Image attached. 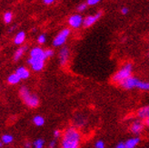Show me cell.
<instances>
[{
  "instance_id": "31",
  "label": "cell",
  "mask_w": 149,
  "mask_h": 148,
  "mask_svg": "<svg viewBox=\"0 0 149 148\" xmlns=\"http://www.w3.org/2000/svg\"><path fill=\"white\" fill-rule=\"evenodd\" d=\"M116 147L117 148H125V143H119V144H117Z\"/></svg>"
},
{
  "instance_id": "2",
  "label": "cell",
  "mask_w": 149,
  "mask_h": 148,
  "mask_svg": "<svg viewBox=\"0 0 149 148\" xmlns=\"http://www.w3.org/2000/svg\"><path fill=\"white\" fill-rule=\"evenodd\" d=\"M20 97L21 98L24 100L25 104L29 106V107H32L35 108L36 106H38L39 105V99L38 97H36V94H31L30 92L28 91V89L26 87H22L20 89Z\"/></svg>"
},
{
  "instance_id": "30",
  "label": "cell",
  "mask_w": 149,
  "mask_h": 148,
  "mask_svg": "<svg viewBox=\"0 0 149 148\" xmlns=\"http://www.w3.org/2000/svg\"><path fill=\"white\" fill-rule=\"evenodd\" d=\"M43 1H44V3H45V4H47V5H50V4L53 3V2L55 1V0H43Z\"/></svg>"
},
{
  "instance_id": "14",
  "label": "cell",
  "mask_w": 149,
  "mask_h": 148,
  "mask_svg": "<svg viewBox=\"0 0 149 148\" xmlns=\"http://www.w3.org/2000/svg\"><path fill=\"white\" fill-rule=\"evenodd\" d=\"M26 39V34L25 32H19L17 35H16V38H15V44L16 45H21V44H23L24 41Z\"/></svg>"
},
{
  "instance_id": "28",
  "label": "cell",
  "mask_w": 149,
  "mask_h": 148,
  "mask_svg": "<svg viewBox=\"0 0 149 148\" xmlns=\"http://www.w3.org/2000/svg\"><path fill=\"white\" fill-rule=\"evenodd\" d=\"M121 13L123 15H126L128 13V8H127V7H123V8L121 9Z\"/></svg>"
},
{
  "instance_id": "10",
  "label": "cell",
  "mask_w": 149,
  "mask_h": 148,
  "mask_svg": "<svg viewBox=\"0 0 149 148\" xmlns=\"http://www.w3.org/2000/svg\"><path fill=\"white\" fill-rule=\"evenodd\" d=\"M69 57V50L68 47H64L61 49L60 54H59V58H60V64L61 65H65L68 60Z\"/></svg>"
},
{
  "instance_id": "24",
  "label": "cell",
  "mask_w": 149,
  "mask_h": 148,
  "mask_svg": "<svg viewBox=\"0 0 149 148\" xmlns=\"http://www.w3.org/2000/svg\"><path fill=\"white\" fill-rule=\"evenodd\" d=\"M95 148H104L105 147V143H104L102 140H99L95 144Z\"/></svg>"
},
{
  "instance_id": "9",
  "label": "cell",
  "mask_w": 149,
  "mask_h": 148,
  "mask_svg": "<svg viewBox=\"0 0 149 148\" xmlns=\"http://www.w3.org/2000/svg\"><path fill=\"white\" fill-rule=\"evenodd\" d=\"M30 57L36 58V59H42V60H46L47 56L45 54V50H43L40 47H35L30 51Z\"/></svg>"
},
{
  "instance_id": "21",
  "label": "cell",
  "mask_w": 149,
  "mask_h": 148,
  "mask_svg": "<svg viewBox=\"0 0 149 148\" xmlns=\"http://www.w3.org/2000/svg\"><path fill=\"white\" fill-rule=\"evenodd\" d=\"M12 18H13V15L12 13L10 12H6L5 15H4V21L6 24H8L10 23V22L12 21Z\"/></svg>"
},
{
  "instance_id": "23",
  "label": "cell",
  "mask_w": 149,
  "mask_h": 148,
  "mask_svg": "<svg viewBox=\"0 0 149 148\" xmlns=\"http://www.w3.org/2000/svg\"><path fill=\"white\" fill-rule=\"evenodd\" d=\"M37 42H38L40 45H42V44H45V42H46V35H40L38 36V38H37Z\"/></svg>"
},
{
  "instance_id": "32",
  "label": "cell",
  "mask_w": 149,
  "mask_h": 148,
  "mask_svg": "<svg viewBox=\"0 0 149 148\" xmlns=\"http://www.w3.org/2000/svg\"><path fill=\"white\" fill-rule=\"evenodd\" d=\"M56 146V142L55 141H52L50 144H49V147H51V148H53V147H55Z\"/></svg>"
},
{
  "instance_id": "12",
  "label": "cell",
  "mask_w": 149,
  "mask_h": 148,
  "mask_svg": "<svg viewBox=\"0 0 149 148\" xmlns=\"http://www.w3.org/2000/svg\"><path fill=\"white\" fill-rule=\"evenodd\" d=\"M143 128H144L143 124L141 122H139V121H136V122L132 124L130 129H131V132L134 133V134H139V133L142 132Z\"/></svg>"
},
{
  "instance_id": "33",
  "label": "cell",
  "mask_w": 149,
  "mask_h": 148,
  "mask_svg": "<svg viewBox=\"0 0 149 148\" xmlns=\"http://www.w3.org/2000/svg\"><path fill=\"white\" fill-rule=\"evenodd\" d=\"M146 125H148V126H149V118H146Z\"/></svg>"
},
{
  "instance_id": "4",
  "label": "cell",
  "mask_w": 149,
  "mask_h": 148,
  "mask_svg": "<svg viewBox=\"0 0 149 148\" xmlns=\"http://www.w3.org/2000/svg\"><path fill=\"white\" fill-rule=\"evenodd\" d=\"M70 35V30L68 28H65L63 30L59 33L56 36V38L54 39L53 41V45L55 47H59V46H62L63 44L65 42L66 38H68V35Z\"/></svg>"
},
{
  "instance_id": "17",
  "label": "cell",
  "mask_w": 149,
  "mask_h": 148,
  "mask_svg": "<svg viewBox=\"0 0 149 148\" xmlns=\"http://www.w3.org/2000/svg\"><path fill=\"white\" fill-rule=\"evenodd\" d=\"M148 112H149V106H143V107H141L138 110L137 115L140 118H146L147 115H148Z\"/></svg>"
},
{
  "instance_id": "1",
  "label": "cell",
  "mask_w": 149,
  "mask_h": 148,
  "mask_svg": "<svg viewBox=\"0 0 149 148\" xmlns=\"http://www.w3.org/2000/svg\"><path fill=\"white\" fill-rule=\"evenodd\" d=\"M81 135L80 133L74 128L68 129L64 134L62 140L63 148H77L80 144Z\"/></svg>"
},
{
  "instance_id": "20",
  "label": "cell",
  "mask_w": 149,
  "mask_h": 148,
  "mask_svg": "<svg viewBox=\"0 0 149 148\" xmlns=\"http://www.w3.org/2000/svg\"><path fill=\"white\" fill-rule=\"evenodd\" d=\"M2 142L4 143V144H6V145H8V144H11L12 142H13V140H14V138H13V136L12 135H4L3 136H2Z\"/></svg>"
},
{
  "instance_id": "29",
  "label": "cell",
  "mask_w": 149,
  "mask_h": 148,
  "mask_svg": "<svg viewBox=\"0 0 149 148\" xmlns=\"http://www.w3.org/2000/svg\"><path fill=\"white\" fill-rule=\"evenodd\" d=\"M59 136H60V132H59L58 130H56L54 132V137L55 138H58Z\"/></svg>"
},
{
  "instance_id": "15",
  "label": "cell",
  "mask_w": 149,
  "mask_h": 148,
  "mask_svg": "<svg viewBox=\"0 0 149 148\" xmlns=\"http://www.w3.org/2000/svg\"><path fill=\"white\" fill-rule=\"evenodd\" d=\"M20 77L17 75L16 73L15 74H12V75H10L8 76V78H7V82H8V84L10 85H17L19 83V81H20Z\"/></svg>"
},
{
  "instance_id": "25",
  "label": "cell",
  "mask_w": 149,
  "mask_h": 148,
  "mask_svg": "<svg viewBox=\"0 0 149 148\" xmlns=\"http://www.w3.org/2000/svg\"><path fill=\"white\" fill-rule=\"evenodd\" d=\"M101 0H87L86 1V4L88 6H95L96 4H98Z\"/></svg>"
},
{
  "instance_id": "35",
  "label": "cell",
  "mask_w": 149,
  "mask_h": 148,
  "mask_svg": "<svg viewBox=\"0 0 149 148\" xmlns=\"http://www.w3.org/2000/svg\"><path fill=\"white\" fill-rule=\"evenodd\" d=\"M146 118H149V112H148V115H147V117Z\"/></svg>"
},
{
  "instance_id": "8",
  "label": "cell",
  "mask_w": 149,
  "mask_h": 148,
  "mask_svg": "<svg viewBox=\"0 0 149 148\" xmlns=\"http://www.w3.org/2000/svg\"><path fill=\"white\" fill-rule=\"evenodd\" d=\"M68 24L73 28H78L83 25V18L80 15H73L68 19Z\"/></svg>"
},
{
  "instance_id": "6",
  "label": "cell",
  "mask_w": 149,
  "mask_h": 148,
  "mask_svg": "<svg viewBox=\"0 0 149 148\" xmlns=\"http://www.w3.org/2000/svg\"><path fill=\"white\" fill-rule=\"evenodd\" d=\"M139 79L133 77V76H129L128 78H126L125 80H124L123 82L120 84V85L125 88V89H132V88L136 87V85L138 83Z\"/></svg>"
},
{
  "instance_id": "7",
  "label": "cell",
  "mask_w": 149,
  "mask_h": 148,
  "mask_svg": "<svg viewBox=\"0 0 149 148\" xmlns=\"http://www.w3.org/2000/svg\"><path fill=\"white\" fill-rule=\"evenodd\" d=\"M102 12H98L95 15H93V16H88L86 17L84 20H83V25L85 27H89L93 26L96 21H97L100 17H101Z\"/></svg>"
},
{
  "instance_id": "26",
  "label": "cell",
  "mask_w": 149,
  "mask_h": 148,
  "mask_svg": "<svg viewBox=\"0 0 149 148\" xmlns=\"http://www.w3.org/2000/svg\"><path fill=\"white\" fill-rule=\"evenodd\" d=\"M45 54H46L47 58H48V57H51L54 55V51L51 50V49H47V50H45Z\"/></svg>"
},
{
  "instance_id": "5",
  "label": "cell",
  "mask_w": 149,
  "mask_h": 148,
  "mask_svg": "<svg viewBox=\"0 0 149 148\" xmlns=\"http://www.w3.org/2000/svg\"><path fill=\"white\" fill-rule=\"evenodd\" d=\"M28 64L31 65V67H32V69L34 71L39 72L44 67L45 60H42V59H36V58L30 57V58L28 59Z\"/></svg>"
},
{
  "instance_id": "16",
  "label": "cell",
  "mask_w": 149,
  "mask_h": 148,
  "mask_svg": "<svg viewBox=\"0 0 149 148\" xmlns=\"http://www.w3.org/2000/svg\"><path fill=\"white\" fill-rule=\"evenodd\" d=\"M27 49V47H20L18 48L17 51H16V53H15L14 55V60L15 61H17L18 59L21 58V56H23V54L25 53V51Z\"/></svg>"
},
{
  "instance_id": "11",
  "label": "cell",
  "mask_w": 149,
  "mask_h": 148,
  "mask_svg": "<svg viewBox=\"0 0 149 148\" xmlns=\"http://www.w3.org/2000/svg\"><path fill=\"white\" fill-rule=\"evenodd\" d=\"M139 142H140V138L139 137L130 138L126 142H125V148H135L136 146H137Z\"/></svg>"
},
{
  "instance_id": "19",
  "label": "cell",
  "mask_w": 149,
  "mask_h": 148,
  "mask_svg": "<svg viewBox=\"0 0 149 148\" xmlns=\"http://www.w3.org/2000/svg\"><path fill=\"white\" fill-rule=\"evenodd\" d=\"M33 122H34V124L36 125V126H42V125L45 124V119L40 115H36V116L34 117Z\"/></svg>"
},
{
  "instance_id": "27",
  "label": "cell",
  "mask_w": 149,
  "mask_h": 148,
  "mask_svg": "<svg viewBox=\"0 0 149 148\" xmlns=\"http://www.w3.org/2000/svg\"><path fill=\"white\" fill-rule=\"evenodd\" d=\"M86 6H87V4H85V3H83V4H80V5L77 6V10H78V11H80V12L84 11V10L86 8Z\"/></svg>"
},
{
  "instance_id": "3",
  "label": "cell",
  "mask_w": 149,
  "mask_h": 148,
  "mask_svg": "<svg viewBox=\"0 0 149 148\" xmlns=\"http://www.w3.org/2000/svg\"><path fill=\"white\" fill-rule=\"evenodd\" d=\"M132 75V65L131 64H125L121 69H119L113 76L112 80L114 83L120 85L124 80L128 78Z\"/></svg>"
},
{
  "instance_id": "13",
  "label": "cell",
  "mask_w": 149,
  "mask_h": 148,
  "mask_svg": "<svg viewBox=\"0 0 149 148\" xmlns=\"http://www.w3.org/2000/svg\"><path fill=\"white\" fill-rule=\"evenodd\" d=\"M16 74L20 77V79H26L29 77V75H30V74H29V71L26 68L23 67V66L17 68L16 71Z\"/></svg>"
},
{
  "instance_id": "22",
  "label": "cell",
  "mask_w": 149,
  "mask_h": 148,
  "mask_svg": "<svg viewBox=\"0 0 149 148\" xmlns=\"http://www.w3.org/2000/svg\"><path fill=\"white\" fill-rule=\"evenodd\" d=\"M44 144H45V142L43 139H37L36 141L34 142V146L36 148H42L44 146Z\"/></svg>"
},
{
  "instance_id": "18",
  "label": "cell",
  "mask_w": 149,
  "mask_h": 148,
  "mask_svg": "<svg viewBox=\"0 0 149 148\" xmlns=\"http://www.w3.org/2000/svg\"><path fill=\"white\" fill-rule=\"evenodd\" d=\"M136 87L139 88L141 90L144 91H149V82H144V81H138L136 85Z\"/></svg>"
},
{
  "instance_id": "34",
  "label": "cell",
  "mask_w": 149,
  "mask_h": 148,
  "mask_svg": "<svg viewBox=\"0 0 149 148\" xmlns=\"http://www.w3.org/2000/svg\"><path fill=\"white\" fill-rule=\"evenodd\" d=\"M3 144H4L3 142H0V147H2V146H3Z\"/></svg>"
}]
</instances>
